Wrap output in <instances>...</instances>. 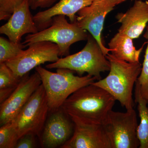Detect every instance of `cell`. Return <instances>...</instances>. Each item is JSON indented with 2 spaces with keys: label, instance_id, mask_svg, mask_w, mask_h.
Segmentation results:
<instances>
[{
  "label": "cell",
  "instance_id": "obj_3",
  "mask_svg": "<svg viewBox=\"0 0 148 148\" xmlns=\"http://www.w3.org/2000/svg\"><path fill=\"white\" fill-rule=\"evenodd\" d=\"M35 70L45 90L49 112L61 108L67 98L77 90L97 80L90 75H75V72L69 69L59 68L53 73L39 66Z\"/></svg>",
  "mask_w": 148,
  "mask_h": 148
},
{
  "label": "cell",
  "instance_id": "obj_20",
  "mask_svg": "<svg viewBox=\"0 0 148 148\" xmlns=\"http://www.w3.org/2000/svg\"><path fill=\"white\" fill-rule=\"evenodd\" d=\"M143 36L147 40V47L142 71L137 82L139 84L141 95L148 104V26L146 27V31Z\"/></svg>",
  "mask_w": 148,
  "mask_h": 148
},
{
  "label": "cell",
  "instance_id": "obj_9",
  "mask_svg": "<svg viewBox=\"0 0 148 148\" xmlns=\"http://www.w3.org/2000/svg\"><path fill=\"white\" fill-rule=\"evenodd\" d=\"M127 1L133 0H93L90 5L77 13L76 23L82 29L89 32L106 56L111 52V49L104 44L102 37L106 16L116 5Z\"/></svg>",
  "mask_w": 148,
  "mask_h": 148
},
{
  "label": "cell",
  "instance_id": "obj_17",
  "mask_svg": "<svg viewBox=\"0 0 148 148\" xmlns=\"http://www.w3.org/2000/svg\"><path fill=\"white\" fill-rule=\"evenodd\" d=\"M135 103H138V109L140 119V124L137 130V137L140 142V148H148V107L147 101L143 98L138 82L135 83Z\"/></svg>",
  "mask_w": 148,
  "mask_h": 148
},
{
  "label": "cell",
  "instance_id": "obj_7",
  "mask_svg": "<svg viewBox=\"0 0 148 148\" xmlns=\"http://www.w3.org/2000/svg\"><path fill=\"white\" fill-rule=\"evenodd\" d=\"M112 148H137L140 142L137 137V114L134 109L125 112H109L104 125Z\"/></svg>",
  "mask_w": 148,
  "mask_h": 148
},
{
  "label": "cell",
  "instance_id": "obj_4",
  "mask_svg": "<svg viewBox=\"0 0 148 148\" xmlns=\"http://www.w3.org/2000/svg\"><path fill=\"white\" fill-rule=\"evenodd\" d=\"M86 45L77 53L69 55L58 61L47 64V69L63 68L70 69L80 76L85 73L95 77L97 80L101 79V73L109 71L110 64L103 53L96 40L89 34Z\"/></svg>",
  "mask_w": 148,
  "mask_h": 148
},
{
  "label": "cell",
  "instance_id": "obj_8",
  "mask_svg": "<svg viewBox=\"0 0 148 148\" xmlns=\"http://www.w3.org/2000/svg\"><path fill=\"white\" fill-rule=\"evenodd\" d=\"M29 48L5 64L19 78L32 69L46 62H56L59 59V49L57 45L49 41L38 42L29 45Z\"/></svg>",
  "mask_w": 148,
  "mask_h": 148
},
{
  "label": "cell",
  "instance_id": "obj_1",
  "mask_svg": "<svg viewBox=\"0 0 148 148\" xmlns=\"http://www.w3.org/2000/svg\"><path fill=\"white\" fill-rule=\"evenodd\" d=\"M116 101L108 91L92 83L73 93L61 108L72 120L104 125Z\"/></svg>",
  "mask_w": 148,
  "mask_h": 148
},
{
  "label": "cell",
  "instance_id": "obj_19",
  "mask_svg": "<svg viewBox=\"0 0 148 148\" xmlns=\"http://www.w3.org/2000/svg\"><path fill=\"white\" fill-rule=\"evenodd\" d=\"M19 139L18 133L12 121L0 127V148H16Z\"/></svg>",
  "mask_w": 148,
  "mask_h": 148
},
{
  "label": "cell",
  "instance_id": "obj_14",
  "mask_svg": "<svg viewBox=\"0 0 148 148\" xmlns=\"http://www.w3.org/2000/svg\"><path fill=\"white\" fill-rule=\"evenodd\" d=\"M116 18L121 24L118 32L132 39L138 38L148 22V1L135 0L131 7L125 13L117 14Z\"/></svg>",
  "mask_w": 148,
  "mask_h": 148
},
{
  "label": "cell",
  "instance_id": "obj_22",
  "mask_svg": "<svg viewBox=\"0 0 148 148\" xmlns=\"http://www.w3.org/2000/svg\"><path fill=\"white\" fill-rule=\"evenodd\" d=\"M24 0H0V20H8Z\"/></svg>",
  "mask_w": 148,
  "mask_h": 148
},
{
  "label": "cell",
  "instance_id": "obj_6",
  "mask_svg": "<svg viewBox=\"0 0 148 148\" xmlns=\"http://www.w3.org/2000/svg\"><path fill=\"white\" fill-rule=\"evenodd\" d=\"M49 112L47 96L41 84L12 121L19 138L27 134L40 138Z\"/></svg>",
  "mask_w": 148,
  "mask_h": 148
},
{
  "label": "cell",
  "instance_id": "obj_15",
  "mask_svg": "<svg viewBox=\"0 0 148 148\" xmlns=\"http://www.w3.org/2000/svg\"><path fill=\"white\" fill-rule=\"evenodd\" d=\"M93 0H59L50 8L40 11L34 16V20L39 31L50 27L53 16L64 15L69 18L71 23L76 20L77 14L85 7L90 5Z\"/></svg>",
  "mask_w": 148,
  "mask_h": 148
},
{
  "label": "cell",
  "instance_id": "obj_23",
  "mask_svg": "<svg viewBox=\"0 0 148 148\" xmlns=\"http://www.w3.org/2000/svg\"><path fill=\"white\" fill-rule=\"evenodd\" d=\"M36 135L27 134L19 138L16 148H34L36 147Z\"/></svg>",
  "mask_w": 148,
  "mask_h": 148
},
{
  "label": "cell",
  "instance_id": "obj_2",
  "mask_svg": "<svg viewBox=\"0 0 148 148\" xmlns=\"http://www.w3.org/2000/svg\"><path fill=\"white\" fill-rule=\"evenodd\" d=\"M106 57L110 64V73L106 78L92 84L108 91L127 110L134 109L132 90L141 73L142 64L120 60L110 53Z\"/></svg>",
  "mask_w": 148,
  "mask_h": 148
},
{
  "label": "cell",
  "instance_id": "obj_21",
  "mask_svg": "<svg viewBox=\"0 0 148 148\" xmlns=\"http://www.w3.org/2000/svg\"><path fill=\"white\" fill-rule=\"evenodd\" d=\"M21 78L14 75L13 72L5 63L0 64V89H15L21 82Z\"/></svg>",
  "mask_w": 148,
  "mask_h": 148
},
{
  "label": "cell",
  "instance_id": "obj_16",
  "mask_svg": "<svg viewBox=\"0 0 148 148\" xmlns=\"http://www.w3.org/2000/svg\"><path fill=\"white\" fill-rule=\"evenodd\" d=\"M132 38L126 35L117 33L110 40L108 43L111 54L120 60L130 63L140 62V54L144 46L137 49L133 45Z\"/></svg>",
  "mask_w": 148,
  "mask_h": 148
},
{
  "label": "cell",
  "instance_id": "obj_13",
  "mask_svg": "<svg viewBox=\"0 0 148 148\" xmlns=\"http://www.w3.org/2000/svg\"><path fill=\"white\" fill-rule=\"evenodd\" d=\"M28 0H24L13 12L5 24L0 27V34L13 42H21L24 35L34 34L39 31L30 11Z\"/></svg>",
  "mask_w": 148,
  "mask_h": 148
},
{
  "label": "cell",
  "instance_id": "obj_12",
  "mask_svg": "<svg viewBox=\"0 0 148 148\" xmlns=\"http://www.w3.org/2000/svg\"><path fill=\"white\" fill-rule=\"evenodd\" d=\"M73 136L61 148H112L104 125L88 124L72 120Z\"/></svg>",
  "mask_w": 148,
  "mask_h": 148
},
{
  "label": "cell",
  "instance_id": "obj_11",
  "mask_svg": "<svg viewBox=\"0 0 148 148\" xmlns=\"http://www.w3.org/2000/svg\"><path fill=\"white\" fill-rule=\"evenodd\" d=\"M50 113L39 138L40 142L45 148L61 147L73 136L75 123L61 108Z\"/></svg>",
  "mask_w": 148,
  "mask_h": 148
},
{
  "label": "cell",
  "instance_id": "obj_18",
  "mask_svg": "<svg viewBox=\"0 0 148 148\" xmlns=\"http://www.w3.org/2000/svg\"><path fill=\"white\" fill-rule=\"evenodd\" d=\"M26 45L22 43L11 41L3 37H0V64L12 60L23 51Z\"/></svg>",
  "mask_w": 148,
  "mask_h": 148
},
{
  "label": "cell",
  "instance_id": "obj_24",
  "mask_svg": "<svg viewBox=\"0 0 148 148\" xmlns=\"http://www.w3.org/2000/svg\"><path fill=\"white\" fill-rule=\"evenodd\" d=\"M57 0H28L30 8L33 10L38 8H49Z\"/></svg>",
  "mask_w": 148,
  "mask_h": 148
},
{
  "label": "cell",
  "instance_id": "obj_5",
  "mask_svg": "<svg viewBox=\"0 0 148 148\" xmlns=\"http://www.w3.org/2000/svg\"><path fill=\"white\" fill-rule=\"evenodd\" d=\"M66 16L62 14L53 16L50 27L36 34H28L22 43L27 47L38 42H51L58 46L59 57L69 55L70 47L78 42L86 40L88 34L76 22L69 23Z\"/></svg>",
  "mask_w": 148,
  "mask_h": 148
},
{
  "label": "cell",
  "instance_id": "obj_10",
  "mask_svg": "<svg viewBox=\"0 0 148 148\" xmlns=\"http://www.w3.org/2000/svg\"><path fill=\"white\" fill-rule=\"evenodd\" d=\"M42 84L36 71L31 75L26 74L11 95L0 105V126L13 121L33 93Z\"/></svg>",
  "mask_w": 148,
  "mask_h": 148
}]
</instances>
